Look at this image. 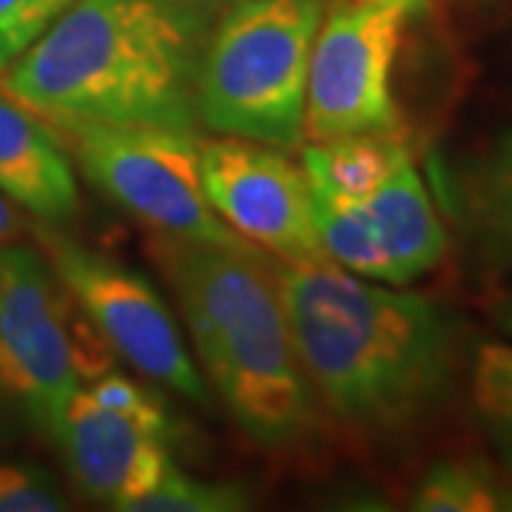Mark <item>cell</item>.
<instances>
[{"label": "cell", "instance_id": "obj_1", "mask_svg": "<svg viewBox=\"0 0 512 512\" xmlns=\"http://www.w3.org/2000/svg\"><path fill=\"white\" fill-rule=\"evenodd\" d=\"M293 345L319 410L365 441H396L450 402L461 328L441 305L330 259L276 265Z\"/></svg>", "mask_w": 512, "mask_h": 512}, {"label": "cell", "instance_id": "obj_2", "mask_svg": "<svg viewBox=\"0 0 512 512\" xmlns=\"http://www.w3.org/2000/svg\"><path fill=\"white\" fill-rule=\"evenodd\" d=\"M202 29L185 0H74L6 69L3 92L55 123L197 131Z\"/></svg>", "mask_w": 512, "mask_h": 512}, {"label": "cell", "instance_id": "obj_3", "mask_svg": "<svg viewBox=\"0 0 512 512\" xmlns=\"http://www.w3.org/2000/svg\"><path fill=\"white\" fill-rule=\"evenodd\" d=\"M148 254L177 296L200 365L231 419L265 450L319 427V402L293 345L279 274L256 245L154 234Z\"/></svg>", "mask_w": 512, "mask_h": 512}, {"label": "cell", "instance_id": "obj_4", "mask_svg": "<svg viewBox=\"0 0 512 512\" xmlns=\"http://www.w3.org/2000/svg\"><path fill=\"white\" fill-rule=\"evenodd\" d=\"M328 0H234L202 43L197 120L276 148L305 140L308 66Z\"/></svg>", "mask_w": 512, "mask_h": 512}, {"label": "cell", "instance_id": "obj_5", "mask_svg": "<svg viewBox=\"0 0 512 512\" xmlns=\"http://www.w3.org/2000/svg\"><path fill=\"white\" fill-rule=\"evenodd\" d=\"M86 180L154 234L239 242L214 214L200 177L197 131L117 123H63Z\"/></svg>", "mask_w": 512, "mask_h": 512}, {"label": "cell", "instance_id": "obj_6", "mask_svg": "<svg viewBox=\"0 0 512 512\" xmlns=\"http://www.w3.org/2000/svg\"><path fill=\"white\" fill-rule=\"evenodd\" d=\"M419 6L421 0H336L325 9L308 66V143L396 131L393 66Z\"/></svg>", "mask_w": 512, "mask_h": 512}, {"label": "cell", "instance_id": "obj_7", "mask_svg": "<svg viewBox=\"0 0 512 512\" xmlns=\"http://www.w3.org/2000/svg\"><path fill=\"white\" fill-rule=\"evenodd\" d=\"M80 390L72 296L26 245L0 248V399L52 433Z\"/></svg>", "mask_w": 512, "mask_h": 512}, {"label": "cell", "instance_id": "obj_8", "mask_svg": "<svg viewBox=\"0 0 512 512\" xmlns=\"http://www.w3.org/2000/svg\"><path fill=\"white\" fill-rule=\"evenodd\" d=\"M52 271L109 348L151 382L208 404V384L185 350L183 333L146 276L55 231H43Z\"/></svg>", "mask_w": 512, "mask_h": 512}, {"label": "cell", "instance_id": "obj_9", "mask_svg": "<svg viewBox=\"0 0 512 512\" xmlns=\"http://www.w3.org/2000/svg\"><path fill=\"white\" fill-rule=\"evenodd\" d=\"M200 177L214 214L245 242L288 265L328 259L313 222L305 165L282 148L239 137L200 140Z\"/></svg>", "mask_w": 512, "mask_h": 512}, {"label": "cell", "instance_id": "obj_10", "mask_svg": "<svg viewBox=\"0 0 512 512\" xmlns=\"http://www.w3.org/2000/svg\"><path fill=\"white\" fill-rule=\"evenodd\" d=\"M49 436L60 444L80 493L111 510L128 512L171 464L168 436L100 404L86 387L66 402Z\"/></svg>", "mask_w": 512, "mask_h": 512}, {"label": "cell", "instance_id": "obj_11", "mask_svg": "<svg viewBox=\"0 0 512 512\" xmlns=\"http://www.w3.org/2000/svg\"><path fill=\"white\" fill-rule=\"evenodd\" d=\"M0 194L46 225H63L80 208L69 154L43 117L0 94Z\"/></svg>", "mask_w": 512, "mask_h": 512}, {"label": "cell", "instance_id": "obj_12", "mask_svg": "<svg viewBox=\"0 0 512 512\" xmlns=\"http://www.w3.org/2000/svg\"><path fill=\"white\" fill-rule=\"evenodd\" d=\"M359 202L382 242L396 288L416 282L439 265L447 251V234L430 191L410 160Z\"/></svg>", "mask_w": 512, "mask_h": 512}, {"label": "cell", "instance_id": "obj_13", "mask_svg": "<svg viewBox=\"0 0 512 512\" xmlns=\"http://www.w3.org/2000/svg\"><path fill=\"white\" fill-rule=\"evenodd\" d=\"M453 194L478 259L490 268H512V131L461 163Z\"/></svg>", "mask_w": 512, "mask_h": 512}, {"label": "cell", "instance_id": "obj_14", "mask_svg": "<svg viewBox=\"0 0 512 512\" xmlns=\"http://www.w3.org/2000/svg\"><path fill=\"white\" fill-rule=\"evenodd\" d=\"M407 160L410 154L396 131L345 134L302 148L308 180L350 200H365Z\"/></svg>", "mask_w": 512, "mask_h": 512}, {"label": "cell", "instance_id": "obj_15", "mask_svg": "<svg viewBox=\"0 0 512 512\" xmlns=\"http://www.w3.org/2000/svg\"><path fill=\"white\" fill-rule=\"evenodd\" d=\"M308 185H311L313 222H316L319 245L330 262L370 282L393 285L390 262L384 256L382 242L376 237L373 225L367 220L362 202L333 194L330 188L313 180H308Z\"/></svg>", "mask_w": 512, "mask_h": 512}, {"label": "cell", "instance_id": "obj_16", "mask_svg": "<svg viewBox=\"0 0 512 512\" xmlns=\"http://www.w3.org/2000/svg\"><path fill=\"white\" fill-rule=\"evenodd\" d=\"M410 507L419 512L512 510V484L481 461H439L419 478Z\"/></svg>", "mask_w": 512, "mask_h": 512}, {"label": "cell", "instance_id": "obj_17", "mask_svg": "<svg viewBox=\"0 0 512 512\" xmlns=\"http://www.w3.org/2000/svg\"><path fill=\"white\" fill-rule=\"evenodd\" d=\"M476 419L498 458L512 473V345H481L470 367Z\"/></svg>", "mask_w": 512, "mask_h": 512}, {"label": "cell", "instance_id": "obj_18", "mask_svg": "<svg viewBox=\"0 0 512 512\" xmlns=\"http://www.w3.org/2000/svg\"><path fill=\"white\" fill-rule=\"evenodd\" d=\"M251 507L254 498L245 487L185 476L171 461L163 478L143 498H137L128 512H242Z\"/></svg>", "mask_w": 512, "mask_h": 512}, {"label": "cell", "instance_id": "obj_19", "mask_svg": "<svg viewBox=\"0 0 512 512\" xmlns=\"http://www.w3.org/2000/svg\"><path fill=\"white\" fill-rule=\"evenodd\" d=\"M74 0H0V72H6Z\"/></svg>", "mask_w": 512, "mask_h": 512}, {"label": "cell", "instance_id": "obj_20", "mask_svg": "<svg viewBox=\"0 0 512 512\" xmlns=\"http://www.w3.org/2000/svg\"><path fill=\"white\" fill-rule=\"evenodd\" d=\"M66 498L35 464H0V512H60Z\"/></svg>", "mask_w": 512, "mask_h": 512}, {"label": "cell", "instance_id": "obj_21", "mask_svg": "<svg viewBox=\"0 0 512 512\" xmlns=\"http://www.w3.org/2000/svg\"><path fill=\"white\" fill-rule=\"evenodd\" d=\"M86 390H89L92 399L106 404L111 410H117V413H123L128 419L140 421V424H146V427L163 433V436L171 433V424H168V413H165L163 402L148 387L134 382V379H128L123 373H103V376L92 379Z\"/></svg>", "mask_w": 512, "mask_h": 512}, {"label": "cell", "instance_id": "obj_22", "mask_svg": "<svg viewBox=\"0 0 512 512\" xmlns=\"http://www.w3.org/2000/svg\"><path fill=\"white\" fill-rule=\"evenodd\" d=\"M493 319L495 325L512 339V288L498 296V302L493 305Z\"/></svg>", "mask_w": 512, "mask_h": 512}, {"label": "cell", "instance_id": "obj_23", "mask_svg": "<svg viewBox=\"0 0 512 512\" xmlns=\"http://www.w3.org/2000/svg\"><path fill=\"white\" fill-rule=\"evenodd\" d=\"M15 234H18V217H15V211L9 208V202L0 197V248H3L6 242H12Z\"/></svg>", "mask_w": 512, "mask_h": 512}, {"label": "cell", "instance_id": "obj_24", "mask_svg": "<svg viewBox=\"0 0 512 512\" xmlns=\"http://www.w3.org/2000/svg\"><path fill=\"white\" fill-rule=\"evenodd\" d=\"M188 6H231L234 0H185Z\"/></svg>", "mask_w": 512, "mask_h": 512}]
</instances>
